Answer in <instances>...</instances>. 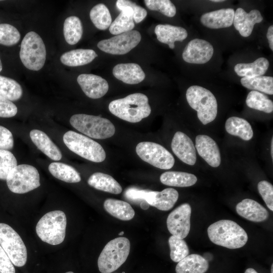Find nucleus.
<instances>
[{"label":"nucleus","mask_w":273,"mask_h":273,"mask_svg":"<svg viewBox=\"0 0 273 273\" xmlns=\"http://www.w3.org/2000/svg\"><path fill=\"white\" fill-rule=\"evenodd\" d=\"M224 1H223V0H212V1H211V2H214V3H220V2H223Z\"/></svg>","instance_id":"nucleus-52"},{"label":"nucleus","mask_w":273,"mask_h":273,"mask_svg":"<svg viewBox=\"0 0 273 273\" xmlns=\"http://www.w3.org/2000/svg\"><path fill=\"white\" fill-rule=\"evenodd\" d=\"M160 181L164 185L177 187H187L195 185L197 177L193 174L180 171H167L160 177Z\"/></svg>","instance_id":"nucleus-31"},{"label":"nucleus","mask_w":273,"mask_h":273,"mask_svg":"<svg viewBox=\"0 0 273 273\" xmlns=\"http://www.w3.org/2000/svg\"><path fill=\"white\" fill-rule=\"evenodd\" d=\"M130 197L133 202L145 201L160 210L168 211L176 202L178 193L173 188H166L161 192L134 188L130 192Z\"/></svg>","instance_id":"nucleus-11"},{"label":"nucleus","mask_w":273,"mask_h":273,"mask_svg":"<svg viewBox=\"0 0 273 273\" xmlns=\"http://www.w3.org/2000/svg\"><path fill=\"white\" fill-rule=\"evenodd\" d=\"M241 83L247 89L260 91L268 95L273 94V77L259 76L253 78L242 77Z\"/></svg>","instance_id":"nucleus-35"},{"label":"nucleus","mask_w":273,"mask_h":273,"mask_svg":"<svg viewBox=\"0 0 273 273\" xmlns=\"http://www.w3.org/2000/svg\"><path fill=\"white\" fill-rule=\"evenodd\" d=\"M141 207L144 210L147 209L149 208V204L145 201H142L140 204Z\"/></svg>","instance_id":"nucleus-49"},{"label":"nucleus","mask_w":273,"mask_h":273,"mask_svg":"<svg viewBox=\"0 0 273 273\" xmlns=\"http://www.w3.org/2000/svg\"><path fill=\"white\" fill-rule=\"evenodd\" d=\"M258 192L267 207L273 211V186L266 180H261L258 184Z\"/></svg>","instance_id":"nucleus-44"},{"label":"nucleus","mask_w":273,"mask_h":273,"mask_svg":"<svg viewBox=\"0 0 273 273\" xmlns=\"http://www.w3.org/2000/svg\"><path fill=\"white\" fill-rule=\"evenodd\" d=\"M2 69H3V66H2V63L1 58H0V72L2 70Z\"/></svg>","instance_id":"nucleus-53"},{"label":"nucleus","mask_w":273,"mask_h":273,"mask_svg":"<svg viewBox=\"0 0 273 273\" xmlns=\"http://www.w3.org/2000/svg\"><path fill=\"white\" fill-rule=\"evenodd\" d=\"M22 64L27 69L38 71L44 66L46 49L41 37L34 31L28 32L21 44L19 53Z\"/></svg>","instance_id":"nucleus-8"},{"label":"nucleus","mask_w":273,"mask_h":273,"mask_svg":"<svg viewBox=\"0 0 273 273\" xmlns=\"http://www.w3.org/2000/svg\"><path fill=\"white\" fill-rule=\"evenodd\" d=\"M98 55L91 49H76L66 52L60 57V61L65 65L77 67L89 64Z\"/></svg>","instance_id":"nucleus-25"},{"label":"nucleus","mask_w":273,"mask_h":273,"mask_svg":"<svg viewBox=\"0 0 273 273\" xmlns=\"http://www.w3.org/2000/svg\"><path fill=\"white\" fill-rule=\"evenodd\" d=\"M104 208L110 215L121 220H131L135 214L134 210L128 203L120 200L107 199L104 201Z\"/></svg>","instance_id":"nucleus-29"},{"label":"nucleus","mask_w":273,"mask_h":273,"mask_svg":"<svg viewBox=\"0 0 273 273\" xmlns=\"http://www.w3.org/2000/svg\"><path fill=\"white\" fill-rule=\"evenodd\" d=\"M17 165L16 158L12 153L0 150V179L6 180L9 173Z\"/></svg>","instance_id":"nucleus-42"},{"label":"nucleus","mask_w":273,"mask_h":273,"mask_svg":"<svg viewBox=\"0 0 273 273\" xmlns=\"http://www.w3.org/2000/svg\"><path fill=\"white\" fill-rule=\"evenodd\" d=\"M108 108L116 117L131 123L141 121L148 117L151 112L148 98L139 93L111 101Z\"/></svg>","instance_id":"nucleus-1"},{"label":"nucleus","mask_w":273,"mask_h":273,"mask_svg":"<svg viewBox=\"0 0 273 273\" xmlns=\"http://www.w3.org/2000/svg\"><path fill=\"white\" fill-rule=\"evenodd\" d=\"M67 218L61 210H54L45 214L36 226V232L43 242L57 245L62 243L66 235Z\"/></svg>","instance_id":"nucleus-4"},{"label":"nucleus","mask_w":273,"mask_h":273,"mask_svg":"<svg viewBox=\"0 0 273 273\" xmlns=\"http://www.w3.org/2000/svg\"><path fill=\"white\" fill-rule=\"evenodd\" d=\"M65 273H74V272H72V271H70L66 272Z\"/></svg>","instance_id":"nucleus-56"},{"label":"nucleus","mask_w":273,"mask_h":273,"mask_svg":"<svg viewBox=\"0 0 273 273\" xmlns=\"http://www.w3.org/2000/svg\"><path fill=\"white\" fill-rule=\"evenodd\" d=\"M30 137L36 147L50 159L55 161L61 159V151L45 132L32 129L30 132Z\"/></svg>","instance_id":"nucleus-24"},{"label":"nucleus","mask_w":273,"mask_h":273,"mask_svg":"<svg viewBox=\"0 0 273 273\" xmlns=\"http://www.w3.org/2000/svg\"><path fill=\"white\" fill-rule=\"evenodd\" d=\"M87 183L96 189L111 194H119L122 191L120 185L112 176L102 172L92 174Z\"/></svg>","instance_id":"nucleus-28"},{"label":"nucleus","mask_w":273,"mask_h":273,"mask_svg":"<svg viewBox=\"0 0 273 273\" xmlns=\"http://www.w3.org/2000/svg\"><path fill=\"white\" fill-rule=\"evenodd\" d=\"M39 174L30 165H17L8 174L6 181L9 190L16 194H24L39 187Z\"/></svg>","instance_id":"nucleus-9"},{"label":"nucleus","mask_w":273,"mask_h":273,"mask_svg":"<svg viewBox=\"0 0 273 273\" xmlns=\"http://www.w3.org/2000/svg\"><path fill=\"white\" fill-rule=\"evenodd\" d=\"M266 37L268 40L269 47L270 49L273 51V26L272 25L269 26L266 33Z\"/></svg>","instance_id":"nucleus-48"},{"label":"nucleus","mask_w":273,"mask_h":273,"mask_svg":"<svg viewBox=\"0 0 273 273\" xmlns=\"http://www.w3.org/2000/svg\"><path fill=\"white\" fill-rule=\"evenodd\" d=\"M225 128L229 134L239 136L244 141H249L253 136L250 124L240 117L232 116L226 120Z\"/></svg>","instance_id":"nucleus-30"},{"label":"nucleus","mask_w":273,"mask_h":273,"mask_svg":"<svg viewBox=\"0 0 273 273\" xmlns=\"http://www.w3.org/2000/svg\"><path fill=\"white\" fill-rule=\"evenodd\" d=\"M17 106L11 101L0 97V117L9 118L17 113Z\"/></svg>","instance_id":"nucleus-45"},{"label":"nucleus","mask_w":273,"mask_h":273,"mask_svg":"<svg viewBox=\"0 0 273 273\" xmlns=\"http://www.w3.org/2000/svg\"><path fill=\"white\" fill-rule=\"evenodd\" d=\"M269 65L266 58L260 57L252 63L237 64L234 67V71L240 77L253 78L264 75Z\"/></svg>","instance_id":"nucleus-26"},{"label":"nucleus","mask_w":273,"mask_h":273,"mask_svg":"<svg viewBox=\"0 0 273 273\" xmlns=\"http://www.w3.org/2000/svg\"><path fill=\"white\" fill-rule=\"evenodd\" d=\"M195 147L199 155L211 166L217 167L221 163L218 147L210 136L200 134L195 139Z\"/></svg>","instance_id":"nucleus-19"},{"label":"nucleus","mask_w":273,"mask_h":273,"mask_svg":"<svg viewBox=\"0 0 273 273\" xmlns=\"http://www.w3.org/2000/svg\"><path fill=\"white\" fill-rule=\"evenodd\" d=\"M49 170L55 177L69 183H78L81 180L79 173L72 166L61 162H52Z\"/></svg>","instance_id":"nucleus-33"},{"label":"nucleus","mask_w":273,"mask_h":273,"mask_svg":"<svg viewBox=\"0 0 273 273\" xmlns=\"http://www.w3.org/2000/svg\"><path fill=\"white\" fill-rule=\"evenodd\" d=\"M207 233L212 243L231 249L242 247L248 241L245 231L231 220L223 219L213 223L208 228Z\"/></svg>","instance_id":"nucleus-2"},{"label":"nucleus","mask_w":273,"mask_h":273,"mask_svg":"<svg viewBox=\"0 0 273 273\" xmlns=\"http://www.w3.org/2000/svg\"><path fill=\"white\" fill-rule=\"evenodd\" d=\"M20 84L15 80L0 75V97L10 101H17L22 96Z\"/></svg>","instance_id":"nucleus-37"},{"label":"nucleus","mask_w":273,"mask_h":273,"mask_svg":"<svg viewBox=\"0 0 273 273\" xmlns=\"http://www.w3.org/2000/svg\"><path fill=\"white\" fill-rule=\"evenodd\" d=\"M190 106L197 112V117L205 125L213 121L217 114L218 105L214 95L207 88L192 85L186 91Z\"/></svg>","instance_id":"nucleus-3"},{"label":"nucleus","mask_w":273,"mask_h":273,"mask_svg":"<svg viewBox=\"0 0 273 273\" xmlns=\"http://www.w3.org/2000/svg\"><path fill=\"white\" fill-rule=\"evenodd\" d=\"M171 147L174 154L183 162L190 165L195 164L197 160L195 147L186 134L181 131L176 132Z\"/></svg>","instance_id":"nucleus-16"},{"label":"nucleus","mask_w":273,"mask_h":273,"mask_svg":"<svg viewBox=\"0 0 273 273\" xmlns=\"http://www.w3.org/2000/svg\"><path fill=\"white\" fill-rule=\"evenodd\" d=\"M136 153L143 161L155 167L169 169L174 164L172 155L161 145L151 142H142L136 146Z\"/></svg>","instance_id":"nucleus-12"},{"label":"nucleus","mask_w":273,"mask_h":273,"mask_svg":"<svg viewBox=\"0 0 273 273\" xmlns=\"http://www.w3.org/2000/svg\"><path fill=\"white\" fill-rule=\"evenodd\" d=\"M141 33L137 30H132L108 39L100 41L98 48L106 53L112 55H124L130 52L140 43Z\"/></svg>","instance_id":"nucleus-13"},{"label":"nucleus","mask_w":273,"mask_h":273,"mask_svg":"<svg viewBox=\"0 0 273 273\" xmlns=\"http://www.w3.org/2000/svg\"><path fill=\"white\" fill-rule=\"evenodd\" d=\"M0 245L14 265L25 264L27 253L23 241L11 226L4 223H0Z\"/></svg>","instance_id":"nucleus-10"},{"label":"nucleus","mask_w":273,"mask_h":273,"mask_svg":"<svg viewBox=\"0 0 273 273\" xmlns=\"http://www.w3.org/2000/svg\"><path fill=\"white\" fill-rule=\"evenodd\" d=\"M237 213L248 220L261 222L266 220L269 215L267 210L257 201L245 199L237 204Z\"/></svg>","instance_id":"nucleus-22"},{"label":"nucleus","mask_w":273,"mask_h":273,"mask_svg":"<svg viewBox=\"0 0 273 273\" xmlns=\"http://www.w3.org/2000/svg\"><path fill=\"white\" fill-rule=\"evenodd\" d=\"M21 35L18 29L7 23L0 24V44L11 46L17 43Z\"/></svg>","instance_id":"nucleus-40"},{"label":"nucleus","mask_w":273,"mask_h":273,"mask_svg":"<svg viewBox=\"0 0 273 273\" xmlns=\"http://www.w3.org/2000/svg\"><path fill=\"white\" fill-rule=\"evenodd\" d=\"M120 11V14L111 23L109 29L110 32L115 35L132 30L134 27L131 8L124 7Z\"/></svg>","instance_id":"nucleus-32"},{"label":"nucleus","mask_w":273,"mask_h":273,"mask_svg":"<svg viewBox=\"0 0 273 273\" xmlns=\"http://www.w3.org/2000/svg\"><path fill=\"white\" fill-rule=\"evenodd\" d=\"M130 243L125 237H118L109 241L100 253L98 266L101 273H111L126 261L129 255Z\"/></svg>","instance_id":"nucleus-5"},{"label":"nucleus","mask_w":273,"mask_h":273,"mask_svg":"<svg viewBox=\"0 0 273 273\" xmlns=\"http://www.w3.org/2000/svg\"><path fill=\"white\" fill-rule=\"evenodd\" d=\"M170 249V256L172 261L178 262L189 254L186 242L181 239L171 236L168 239Z\"/></svg>","instance_id":"nucleus-39"},{"label":"nucleus","mask_w":273,"mask_h":273,"mask_svg":"<svg viewBox=\"0 0 273 273\" xmlns=\"http://www.w3.org/2000/svg\"><path fill=\"white\" fill-rule=\"evenodd\" d=\"M123 234H124V232L122 231V232H121V233H119V235H123Z\"/></svg>","instance_id":"nucleus-55"},{"label":"nucleus","mask_w":273,"mask_h":273,"mask_svg":"<svg viewBox=\"0 0 273 273\" xmlns=\"http://www.w3.org/2000/svg\"><path fill=\"white\" fill-rule=\"evenodd\" d=\"M144 2L150 10L159 11L167 17H173L176 14V7L169 0H145Z\"/></svg>","instance_id":"nucleus-41"},{"label":"nucleus","mask_w":273,"mask_h":273,"mask_svg":"<svg viewBox=\"0 0 273 273\" xmlns=\"http://www.w3.org/2000/svg\"><path fill=\"white\" fill-rule=\"evenodd\" d=\"M71 125L79 132L95 139H106L115 132L114 124L108 119L84 114L72 115Z\"/></svg>","instance_id":"nucleus-6"},{"label":"nucleus","mask_w":273,"mask_h":273,"mask_svg":"<svg viewBox=\"0 0 273 273\" xmlns=\"http://www.w3.org/2000/svg\"><path fill=\"white\" fill-rule=\"evenodd\" d=\"M191 207L185 203L178 206L168 215L166 224L172 236L179 239L185 238L190 230Z\"/></svg>","instance_id":"nucleus-14"},{"label":"nucleus","mask_w":273,"mask_h":273,"mask_svg":"<svg viewBox=\"0 0 273 273\" xmlns=\"http://www.w3.org/2000/svg\"><path fill=\"white\" fill-rule=\"evenodd\" d=\"M271 272L273 273V264H272L271 267Z\"/></svg>","instance_id":"nucleus-54"},{"label":"nucleus","mask_w":273,"mask_h":273,"mask_svg":"<svg viewBox=\"0 0 273 273\" xmlns=\"http://www.w3.org/2000/svg\"><path fill=\"white\" fill-rule=\"evenodd\" d=\"M262 20L263 17L259 10L254 9L247 13L242 8H238L235 12L233 24L240 35L247 37L251 34L255 24Z\"/></svg>","instance_id":"nucleus-18"},{"label":"nucleus","mask_w":273,"mask_h":273,"mask_svg":"<svg viewBox=\"0 0 273 273\" xmlns=\"http://www.w3.org/2000/svg\"><path fill=\"white\" fill-rule=\"evenodd\" d=\"M270 153L272 159H273V138H272L270 146Z\"/></svg>","instance_id":"nucleus-51"},{"label":"nucleus","mask_w":273,"mask_h":273,"mask_svg":"<svg viewBox=\"0 0 273 273\" xmlns=\"http://www.w3.org/2000/svg\"><path fill=\"white\" fill-rule=\"evenodd\" d=\"M77 81L85 95L91 99L102 98L109 89L107 80L97 75L81 74L77 77Z\"/></svg>","instance_id":"nucleus-17"},{"label":"nucleus","mask_w":273,"mask_h":273,"mask_svg":"<svg viewBox=\"0 0 273 273\" xmlns=\"http://www.w3.org/2000/svg\"><path fill=\"white\" fill-rule=\"evenodd\" d=\"M246 103L250 108L266 113L273 111V102L264 94L257 91L252 90L249 93Z\"/></svg>","instance_id":"nucleus-38"},{"label":"nucleus","mask_w":273,"mask_h":273,"mask_svg":"<svg viewBox=\"0 0 273 273\" xmlns=\"http://www.w3.org/2000/svg\"><path fill=\"white\" fill-rule=\"evenodd\" d=\"M14 146L12 132L7 128L0 125V150H9Z\"/></svg>","instance_id":"nucleus-46"},{"label":"nucleus","mask_w":273,"mask_h":273,"mask_svg":"<svg viewBox=\"0 0 273 273\" xmlns=\"http://www.w3.org/2000/svg\"><path fill=\"white\" fill-rule=\"evenodd\" d=\"M63 33L68 44L74 45L77 43L83 33L82 25L79 18L75 16L67 17L64 22Z\"/></svg>","instance_id":"nucleus-34"},{"label":"nucleus","mask_w":273,"mask_h":273,"mask_svg":"<svg viewBox=\"0 0 273 273\" xmlns=\"http://www.w3.org/2000/svg\"><path fill=\"white\" fill-rule=\"evenodd\" d=\"M244 273H258L254 269L252 268H247Z\"/></svg>","instance_id":"nucleus-50"},{"label":"nucleus","mask_w":273,"mask_h":273,"mask_svg":"<svg viewBox=\"0 0 273 273\" xmlns=\"http://www.w3.org/2000/svg\"><path fill=\"white\" fill-rule=\"evenodd\" d=\"M0 273H15L13 264L1 245Z\"/></svg>","instance_id":"nucleus-47"},{"label":"nucleus","mask_w":273,"mask_h":273,"mask_svg":"<svg viewBox=\"0 0 273 273\" xmlns=\"http://www.w3.org/2000/svg\"><path fill=\"white\" fill-rule=\"evenodd\" d=\"M112 73L116 78L129 84L140 83L146 76L141 67L133 63L118 64L114 67Z\"/></svg>","instance_id":"nucleus-21"},{"label":"nucleus","mask_w":273,"mask_h":273,"mask_svg":"<svg viewBox=\"0 0 273 273\" xmlns=\"http://www.w3.org/2000/svg\"><path fill=\"white\" fill-rule=\"evenodd\" d=\"M208 261L200 255H188L178 262L176 273H204L208 269Z\"/></svg>","instance_id":"nucleus-27"},{"label":"nucleus","mask_w":273,"mask_h":273,"mask_svg":"<svg viewBox=\"0 0 273 273\" xmlns=\"http://www.w3.org/2000/svg\"><path fill=\"white\" fill-rule=\"evenodd\" d=\"M90 20L95 26L101 30L107 29L112 23V18L108 8L102 3L95 6L89 13Z\"/></svg>","instance_id":"nucleus-36"},{"label":"nucleus","mask_w":273,"mask_h":273,"mask_svg":"<svg viewBox=\"0 0 273 273\" xmlns=\"http://www.w3.org/2000/svg\"><path fill=\"white\" fill-rule=\"evenodd\" d=\"M154 31L157 39L167 44L171 49L174 48L175 41H182L188 36L186 29L170 24H158L155 27Z\"/></svg>","instance_id":"nucleus-23"},{"label":"nucleus","mask_w":273,"mask_h":273,"mask_svg":"<svg viewBox=\"0 0 273 273\" xmlns=\"http://www.w3.org/2000/svg\"><path fill=\"white\" fill-rule=\"evenodd\" d=\"M116 6L119 10L126 7L131 8L133 12V19L134 21L136 23L142 21L147 15V12L144 8L130 1L117 0L116 3Z\"/></svg>","instance_id":"nucleus-43"},{"label":"nucleus","mask_w":273,"mask_h":273,"mask_svg":"<svg viewBox=\"0 0 273 273\" xmlns=\"http://www.w3.org/2000/svg\"><path fill=\"white\" fill-rule=\"evenodd\" d=\"M63 140L70 150L85 159L99 163L106 158L102 146L87 136L69 130L64 134Z\"/></svg>","instance_id":"nucleus-7"},{"label":"nucleus","mask_w":273,"mask_h":273,"mask_svg":"<svg viewBox=\"0 0 273 273\" xmlns=\"http://www.w3.org/2000/svg\"><path fill=\"white\" fill-rule=\"evenodd\" d=\"M235 11L226 8L206 13L200 17L201 23L205 27L213 29L231 27L233 24Z\"/></svg>","instance_id":"nucleus-20"},{"label":"nucleus","mask_w":273,"mask_h":273,"mask_svg":"<svg viewBox=\"0 0 273 273\" xmlns=\"http://www.w3.org/2000/svg\"><path fill=\"white\" fill-rule=\"evenodd\" d=\"M213 54V47L209 42L203 39L194 38L185 47L182 57L188 63L204 64L211 60Z\"/></svg>","instance_id":"nucleus-15"}]
</instances>
